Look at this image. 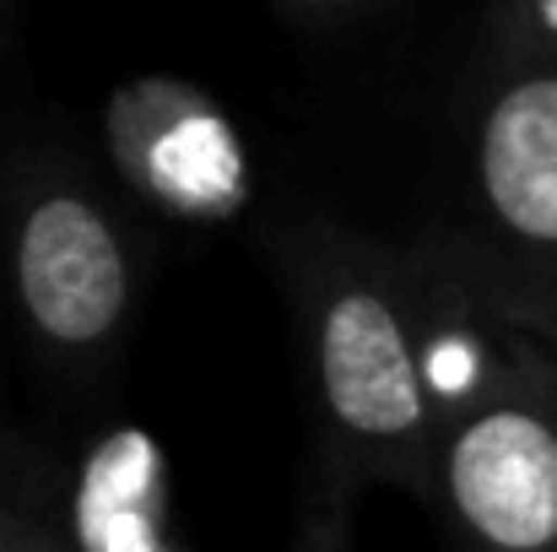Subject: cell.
Segmentation results:
<instances>
[{
  "mask_svg": "<svg viewBox=\"0 0 557 552\" xmlns=\"http://www.w3.org/2000/svg\"><path fill=\"white\" fill-rule=\"evenodd\" d=\"M314 379L331 428L389 477H411L428 444V379L400 309L373 282H336L314 315Z\"/></svg>",
  "mask_w": 557,
  "mask_h": 552,
  "instance_id": "obj_1",
  "label": "cell"
},
{
  "mask_svg": "<svg viewBox=\"0 0 557 552\" xmlns=\"http://www.w3.org/2000/svg\"><path fill=\"white\" fill-rule=\"evenodd\" d=\"M444 493L476 552H557V417L498 395L444 450Z\"/></svg>",
  "mask_w": 557,
  "mask_h": 552,
  "instance_id": "obj_2",
  "label": "cell"
},
{
  "mask_svg": "<svg viewBox=\"0 0 557 552\" xmlns=\"http://www.w3.org/2000/svg\"><path fill=\"white\" fill-rule=\"evenodd\" d=\"M16 293L54 347H98L131 309V260L98 200L49 189L16 228Z\"/></svg>",
  "mask_w": 557,
  "mask_h": 552,
  "instance_id": "obj_3",
  "label": "cell"
},
{
  "mask_svg": "<svg viewBox=\"0 0 557 552\" xmlns=\"http://www.w3.org/2000/svg\"><path fill=\"white\" fill-rule=\"evenodd\" d=\"M476 180L493 222L531 249H557V71L509 82L476 136Z\"/></svg>",
  "mask_w": 557,
  "mask_h": 552,
  "instance_id": "obj_4",
  "label": "cell"
},
{
  "mask_svg": "<svg viewBox=\"0 0 557 552\" xmlns=\"http://www.w3.org/2000/svg\"><path fill=\"white\" fill-rule=\"evenodd\" d=\"M76 548L82 552H185L169 526L163 455L141 428H114L76 482Z\"/></svg>",
  "mask_w": 557,
  "mask_h": 552,
  "instance_id": "obj_5",
  "label": "cell"
},
{
  "mask_svg": "<svg viewBox=\"0 0 557 552\" xmlns=\"http://www.w3.org/2000/svg\"><path fill=\"white\" fill-rule=\"evenodd\" d=\"M293 552H347V510H342V493L320 488V493L304 504Z\"/></svg>",
  "mask_w": 557,
  "mask_h": 552,
  "instance_id": "obj_6",
  "label": "cell"
},
{
  "mask_svg": "<svg viewBox=\"0 0 557 552\" xmlns=\"http://www.w3.org/2000/svg\"><path fill=\"white\" fill-rule=\"evenodd\" d=\"M0 552H5V548H0Z\"/></svg>",
  "mask_w": 557,
  "mask_h": 552,
  "instance_id": "obj_7",
  "label": "cell"
}]
</instances>
